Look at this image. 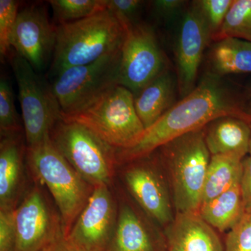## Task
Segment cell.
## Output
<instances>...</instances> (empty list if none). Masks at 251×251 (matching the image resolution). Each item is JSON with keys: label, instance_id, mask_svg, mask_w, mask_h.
Wrapping results in <instances>:
<instances>
[{"label": "cell", "instance_id": "17", "mask_svg": "<svg viewBox=\"0 0 251 251\" xmlns=\"http://www.w3.org/2000/svg\"><path fill=\"white\" fill-rule=\"evenodd\" d=\"M107 251H167V247L131 206L122 202L118 204L116 227Z\"/></svg>", "mask_w": 251, "mask_h": 251}, {"label": "cell", "instance_id": "14", "mask_svg": "<svg viewBox=\"0 0 251 251\" xmlns=\"http://www.w3.org/2000/svg\"><path fill=\"white\" fill-rule=\"evenodd\" d=\"M145 156L128 162L123 177L128 191L148 215L165 226L173 222L169 195L152 162Z\"/></svg>", "mask_w": 251, "mask_h": 251}, {"label": "cell", "instance_id": "12", "mask_svg": "<svg viewBox=\"0 0 251 251\" xmlns=\"http://www.w3.org/2000/svg\"><path fill=\"white\" fill-rule=\"evenodd\" d=\"M57 26L50 21L46 8L33 4L20 10L11 36V48L41 72L52 63Z\"/></svg>", "mask_w": 251, "mask_h": 251}, {"label": "cell", "instance_id": "15", "mask_svg": "<svg viewBox=\"0 0 251 251\" xmlns=\"http://www.w3.org/2000/svg\"><path fill=\"white\" fill-rule=\"evenodd\" d=\"M25 133L1 137L0 141V209L15 210L27 188Z\"/></svg>", "mask_w": 251, "mask_h": 251}, {"label": "cell", "instance_id": "4", "mask_svg": "<svg viewBox=\"0 0 251 251\" xmlns=\"http://www.w3.org/2000/svg\"><path fill=\"white\" fill-rule=\"evenodd\" d=\"M62 119L84 126L116 150L133 148L145 131L135 110L133 93L120 85L78 111L62 115Z\"/></svg>", "mask_w": 251, "mask_h": 251}, {"label": "cell", "instance_id": "24", "mask_svg": "<svg viewBox=\"0 0 251 251\" xmlns=\"http://www.w3.org/2000/svg\"><path fill=\"white\" fill-rule=\"evenodd\" d=\"M48 3L59 25L80 21L106 9L108 0H50Z\"/></svg>", "mask_w": 251, "mask_h": 251}, {"label": "cell", "instance_id": "33", "mask_svg": "<svg viewBox=\"0 0 251 251\" xmlns=\"http://www.w3.org/2000/svg\"><path fill=\"white\" fill-rule=\"evenodd\" d=\"M243 105H244V110L248 115L251 116V82L248 87L247 92L245 93V97L242 100Z\"/></svg>", "mask_w": 251, "mask_h": 251}, {"label": "cell", "instance_id": "26", "mask_svg": "<svg viewBox=\"0 0 251 251\" xmlns=\"http://www.w3.org/2000/svg\"><path fill=\"white\" fill-rule=\"evenodd\" d=\"M233 0H196L192 2L195 8L213 36L219 30Z\"/></svg>", "mask_w": 251, "mask_h": 251}, {"label": "cell", "instance_id": "16", "mask_svg": "<svg viewBox=\"0 0 251 251\" xmlns=\"http://www.w3.org/2000/svg\"><path fill=\"white\" fill-rule=\"evenodd\" d=\"M167 251H224L217 233L199 214L177 212L166 232Z\"/></svg>", "mask_w": 251, "mask_h": 251}, {"label": "cell", "instance_id": "31", "mask_svg": "<svg viewBox=\"0 0 251 251\" xmlns=\"http://www.w3.org/2000/svg\"><path fill=\"white\" fill-rule=\"evenodd\" d=\"M241 191L245 213L251 211V155L242 160Z\"/></svg>", "mask_w": 251, "mask_h": 251}, {"label": "cell", "instance_id": "18", "mask_svg": "<svg viewBox=\"0 0 251 251\" xmlns=\"http://www.w3.org/2000/svg\"><path fill=\"white\" fill-rule=\"evenodd\" d=\"M206 147L213 155H232L244 159L249 153L251 125L238 117L225 116L204 127Z\"/></svg>", "mask_w": 251, "mask_h": 251}, {"label": "cell", "instance_id": "1", "mask_svg": "<svg viewBox=\"0 0 251 251\" xmlns=\"http://www.w3.org/2000/svg\"><path fill=\"white\" fill-rule=\"evenodd\" d=\"M225 116L238 117L251 125V116L244 110L242 100L235 97L221 77L208 72L191 93L145 129L134 147L116 150L117 163L148 156L171 140Z\"/></svg>", "mask_w": 251, "mask_h": 251}, {"label": "cell", "instance_id": "34", "mask_svg": "<svg viewBox=\"0 0 251 251\" xmlns=\"http://www.w3.org/2000/svg\"><path fill=\"white\" fill-rule=\"evenodd\" d=\"M51 251H81L77 248L74 247L70 243L68 242L66 239L63 240L62 242L59 243L53 250Z\"/></svg>", "mask_w": 251, "mask_h": 251}, {"label": "cell", "instance_id": "10", "mask_svg": "<svg viewBox=\"0 0 251 251\" xmlns=\"http://www.w3.org/2000/svg\"><path fill=\"white\" fill-rule=\"evenodd\" d=\"M125 31L119 85L135 95L167 70L166 59L151 27L140 23Z\"/></svg>", "mask_w": 251, "mask_h": 251}, {"label": "cell", "instance_id": "5", "mask_svg": "<svg viewBox=\"0 0 251 251\" xmlns=\"http://www.w3.org/2000/svg\"><path fill=\"white\" fill-rule=\"evenodd\" d=\"M160 148L171 174L177 212L199 214L211 157L204 128L175 138Z\"/></svg>", "mask_w": 251, "mask_h": 251}, {"label": "cell", "instance_id": "23", "mask_svg": "<svg viewBox=\"0 0 251 251\" xmlns=\"http://www.w3.org/2000/svg\"><path fill=\"white\" fill-rule=\"evenodd\" d=\"M227 38L251 42V0H233L224 23L213 36L212 41Z\"/></svg>", "mask_w": 251, "mask_h": 251}, {"label": "cell", "instance_id": "20", "mask_svg": "<svg viewBox=\"0 0 251 251\" xmlns=\"http://www.w3.org/2000/svg\"><path fill=\"white\" fill-rule=\"evenodd\" d=\"M214 42L209 52V73L221 77L251 73V42L233 38Z\"/></svg>", "mask_w": 251, "mask_h": 251}, {"label": "cell", "instance_id": "29", "mask_svg": "<svg viewBox=\"0 0 251 251\" xmlns=\"http://www.w3.org/2000/svg\"><path fill=\"white\" fill-rule=\"evenodd\" d=\"M144 1L140 0H108L107 9L120 21L124 28L138 24Z\"/></svg>", "mask_w": 251, "mask_h": 251}, {"label": "cell", "instance_id": "28", "mask_svg": "<svg viewBox=\"0 0 251 251\" xmlns=\"http://www.w3.org/2000/svg\"><path fill=\"white\" fill-rule=\"evenodd\" d=\"M224 251H251V211L228 231Z\"/></svg>", "mask_w": 251, "mask_h": 251}, {"label": "cell", "instance_id": "35", "mask_svg": "<svg viewBox=\"0 0 251 251\" xmlns=\"http://www.w3.org/2000/svg\"><path fill=\"white\" fill-rule=\"evenodd\" d=\"M249 155H251V142H250V148H249Z\"/></svg>", "mask_w": 251, "mask_h": 251}, {"label": "cell", "instance_id": "3", "mask_svg": "<svg viewBox=\"0 0 251 251\" xmlns=\"http://www.w3.org/2000/svg\"><path fill=\"white\" fill-rule=\"evenodd\" d=\"M26 165L33 180L47 190L62 215L66 238L92 196L86 181L62 156L50 138L27 147Z\"/></svg>", "mask_w": 251, "mask_h": 251}, {"label": "cell", "instance_id": "9", "mask_svg": "<svg viewBox=\"0 0 251 251\" xmlns=\"http://www.w3.org/2000/svg\"><path fill=\"white\" fill-rule=\"evenodd\" d=\"M121 50L85 65L68 68L51 77L62 115L83 108L119 85Z\"/></svg>", "mask_w": 251, "mask_h": 251}, {"label": "cell", "instance_id": "6", "mask_svg": "<svg viewBox=\"0 0 251 251\" xmlns=\"http://www.w3.org/2000/svg\"><path fill=\"white\" fill-rule=\"evenodd\" d=\"M50 139L75 171L93 186H111L118 165L116 150L88 128L76 122L60 120L54 125Z\"/></svg>", "mask_w": 251, "mask_h": 251}, {"label": "cell", "instance_id": "27", "mask_svg": "<svg viewBox=\"0 0 251 251\" xmlns=\"http://www.w3.org/2000/svg\"><path fill=\"white\" fill-rule=\"evenodd\" d=\"M20 2L16 0H0V54L4 58L11 50V36L14 31Z\"/></svg>", "mask_w": 251, "mask_h": 251}, {"label": "cell", "instance_id": "2", "mask_svg": "<svg viewBox=\"0 0 251 251\" xmlns=\"http://www.w3.org/2000/svg\"><path fill=\"white\" fill-rule=\"evenodd\" d=\"M126 31L108 9L75 22L57 25L51 77L68 68L85 65L120 50Z\"/></svg>", "mask_w": 251, "mask_h": 251}, {"label": "cell", "instance_id": "11", "mask_svg": "<svg viewBox=\"0 0 251 251\" xmlns=\"http://www.w3.org/2000/svg\"><path fill=\"white\" fill-rule=\"evenodd\" d=\"M118 203L111 186L99 185L66 240L81 251H107L116 227Z\"/></svg>", "mask_w": 251, "mask_h": 251}, {"label": "cell", "instance_id": "30", "mask_svg": "<svg viewBox=\"0 0 251 251\" xmlns=\"http://www.w3.org/2000/svg\"><path fill=\"white\" fill-rule=\"evenodd\" d=\"M14 210L0 209V251H16Z\"/></svg>", "mask_w": 251, "mask_h": 251}, {"label": "cell", "instance_id": "25", "mask_svg": "<svg viewBox=\"0 0 251 251\" xmlns=\"http://www.w3.org/2000/svg\"><path fill=\"white\" fill-rule=\"evenodd\" d=\"M24 133L16 106L14 93L9 80H0V135L8 136Z\"/></svg>", "mask_w": 251, "mask_h": 251}, {"label": "cell", "instance_id": "21", "mask_svg": "<svg viewBox=\"0 0 251 251\" xmlns=\"http://www.w3.org/2000/svg\"><path fill=\"white\" fill-rule=\"evenodd\" d=\"M244 214L240 180L210 202L202 204L199 211L201 218L220 232L230 230Z\"/></svg>", "mask_w": 251, "mask_h": 251}, {"label": "cell", "instance_id": "32", "mask_svg": "<svg viewBox=\"0 0 251 251\" xmlns=\"http://www.w3.org/2000/svg\"><path fill=\"white\" fill-rule=\"evenodd\" d=\"M185 4L181 0H155L151 1L153 11L160 17L171 19L179 14Z\"/></svg>", "mask_w": 251, "mask_h": 251}, {"label": "cell", "instance_id": "13", "mask_svg": "<svg viewBox=\"0 0 251 251\" xmlns=\"http://www.w3.org/2000/svg\"><path fill=\"white\" fill-rule=\"evenodd\" d=\"M211 40V34L197 10L191 5L180 25L175 46L178 91L181 98L196 86L203 54Z\"/></svg>", "mask_w": 251, "mask_h": 251}, {"label": "cell", "instance_id": "7", "mask_svg": "<svg viewBox=\"0 0 251 251\" xmlns=\"http://www.w3.org/2000/svg\"><path fill=\"white\" fill-rule=\"evenodd\" d=\"M10 63L16 77L27 147L50 138L54 125L62 120V110L54 97L50 82L15 52Z\"/></svg>", "mask_w": 251, "mask_h": 251}, {"label": "cell", "instance_id": "8", "mask_svg": "<svg viewBox=\"0 0 251 251\" xmlns=\"http://www.w3.org/2000/svg\"><path fill=\"white\" fill-rule=\"evenodd\" d=\"M16 251H51L66 239L62 215L47 190L32 179L14 210Z\"/></svg>", "mask_w": 251, "mask_h": 251}, {"label": "cell", "instance_id": "19", "mask_svg": "<svg viewBox=\"0 0 251 251\" xmlns=\"http://www.w3.org/2000/svg\"><path fill=\"white\" fill-rule=\"evenodd\" d=\"M175 90L174 78L166 70L133 95L135 110L145 129L175 105Z\"/></svg>", "mask_w": 251, "mask_h": 251}, {"label": "cell", "instance_id": "22", "mask_svg": "<svg viewBox=\"0 0 251 251\" xmlns=\"http://www.w3.org/2000/svg\"><path fill=\"white\" fill-rule=\"evenodd\" d=\"M242 160L232 155L211 156L201 206L210 202L241 179Z\"/></svg>", "mask_w": 251, "mask_h": 251}]
</instances>
